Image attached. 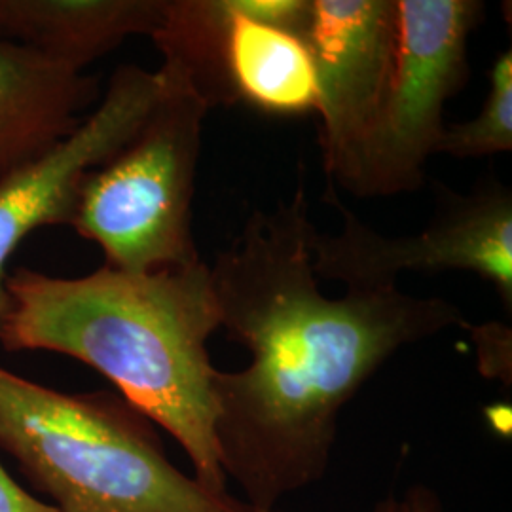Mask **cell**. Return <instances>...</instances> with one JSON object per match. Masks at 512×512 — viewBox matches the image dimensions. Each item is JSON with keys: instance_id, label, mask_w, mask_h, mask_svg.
<instances>
[{"instance_id": "obj_1", "label": "cell", "mask_w": 512, "mask_h": 512, "mask_svg": "<svg viewBox=\"0 0 512 512\" xmlns=\"http://www.w3.org/2000/svg\"><path fill=\"white\" fill-rule=\"evenodd\" d=\"M317 232L300 188L255 211L209 266L220 329L251 353L247 368L215 374L213 437L222 473L256 511L325 476L342 408L385 361L465 325L452 302L397 285L321 293Z\"/></svg>"}, {"instance_id": "obj_7", "label": "cell", "mask_w": 512, "mask_h": 512, "mask_svg": "<svg viewBox=\"0 0 512 512\" xmlns=\"http://www.w3.org/2000/svg\"><path fill=\"white\" fill-rule=\"evenodd\" d=\"M397 0H311L319 145L330 188L351 192L397 48Z\"/></svg>"}, {"instance_id": "obj_9", "label": "cell", "mask_w": 512, "mask_h": 512, "mask_svg": "<svg viewBox=\"0 0 512 512\" xmlns=\"http://www.w3.org/2000/svg\"><path fill=\"white\" fill-rule=\"evenodd\" d=\"M224 69L236 103L275 118L317 112V69L306 33L285 27L291 0H228Z\"/></svg>"}, {"instance_id": "obj_8", "label": "cell", "mask_w": 512, "mask_h": 512, "mask_svg": "<svg viewBox=\"0 0 512 512\" xmlns=\"http://www.w3.org/2000/svg\"><path fill=\"white\" fill-rule=\"evenodd\" d=\"M158 88V71L118 67L103 99L78 128L0 181V329L10 311L8 260L38 228L71 224L86 175L133 139L147 120Z\"/></svg>"}, {"instance_id": "obj_12", "label": "cell", "mask_w": 512, "mask_h": 512, "mask_svg": "<svg viewBox=\"0 0 512 512\" xmlns=\"http://www.w3.org/2000/svg\"><path fill=\"white\" fill-rule=\"evenodd\" d=\"M490 88L478 116L446 126L437 154L459 160L488 158L512 150V52L495 57L488 74Z\"/></svg>"}, {"instance_id": "obj_11", "label": "cell", "mask_w": 512, "mask_h": 512, "mask_svg": "<svg viewBox=\"0 0 512 512\" xmlns=\"http://www.w3.org/2000/svg\"><path fill=\"white\" fill-rule=\"evenodd\" d=\"M165 0H0V42L76 73L135 35L152 37Z\"/></svg>"}, {"instance_id": "obj_6", "label": "cell", "mask_w": 512, "mask_h": 512, "mask_svg": "<svg viewBox=\"0 0 512 512\" xmlns=\"http://www.w3.org/2000/svg\"><path fill=\"white\" fill-rule=\"evenodd\" d=\"M327 202L340 211L338 234L317 232L313 270L348 291L397 285L406 272H471L492 283L512 310V192L484 179L469 194L446 192L439 213L418 236L387 238L359 219L329 188Z\"/></svg>"}, {"instance_id": "obj_10", "label": "cell", "mask_w": 512, "mask_h": 512, "mask_svg": "<svg viewBox=\"0 0 512 512\" xmlns=\"http://www.w3.org/2000/svg\"><path fill=\"white\" fill-rule=\"evenodd\" d=\"M97 95L92 76L0 42V181L78 128Z\"/></svg>"}, {"instance_id": "obj_3", "label": "cell", "mask_w": 512, "mask_h": 512, "mask_svg": "<svg viewBox=\"0 0 512 512\" xmlns=\"http://www.w3.org/2000/svg\"><path fill=\"white\" fill-rule=\"evenodd\" d=\"M0 446L59 512H264L183 475L126 399L61 393L4 366Z\"/></svg>"}, {"instance_id": "obj_15", "label": "cell", "mask_w": 512, "mask_h": 512, "mask_svg": "<svg viewBox=\"0 0 512 512\" xmlns=\"http://www.w3.org/2000/svg\"><path fill=\"white\" fill-rule=\"evenodd\" d=\"M393 511V499L389 497V499H385V501H382L376 509H374V512H391ZM264 512H281L277 511V509H274V511H264Z\"/></svg>"}, {"instance_id": "obj_13", "label": "cell", "mask_w": 512, "mask_h": 512, "mask_svg": "<svg viewBox=\"0 0 512 512\" xmlns=\"http://www.w3.org/2000/svg\"><path fill=\"white\" fill-rule=\"evenodd\" d=\"M0 512H59L27 494L0 465Z\"/></svg>"}, {"instance_id": "obj_4", "label": "cell", "mask_w": 512, "mask_h": 512, "mask_svg": "<svg viewBox=\"0 0 512 512\" xmlns=\"http://www.w3.org/2000/svg\"><path fill=\"white\" fill-rule=\"evenodd\" d=\"M145 124L80 186L71 228L95 243L105 266L145 274L202 262L192 202L209 112L183 74L162 65Z\"/></svg>"}, {"instance_id": "obj_2", "label": "cell", "mask_w": 512, "mask_h": 512, "mask_svg": "<svg viewBox=\"0 0 512 512\" xmlns=\"http://www.w3.org/2000/svg\"><path fill=\"white\" fill-rule=\"evenodd\" d=\"M8 351H52L95 368L122 399L183 446L196 480L226 494L213 437L215 399L207 342L220 329L205 262L131 274L103 266L59 277L18 268L6 277Z\"/></svg>"}, {"instance_id": "obj_5", "label": "cell", "mask_w": 512, "mask_h": 512, "mask_svg": "<svg viewBox=\"0 0 512 512\" xmlns=\"http://www.w3.org/2000/svg\"><path fill=\"white\" fill-rule=\"evenodd\" d=\"M397 48L382 107L366 139L351 194L414 192L437 154L444 105L467 76L469 35L482 19L478 0H397Z\"/></svg>"}, {"instance_id": "obj_14", "label": "cell", "mask_w": 512, "mask_h": 512, "mask_svg": "<svg viewBox=\"0 0 512 512\" xmlns=\"http://www.w3.org/2000/svg\"><path fill=\"white\" fill-rule=\"evenodd\" d=\"M391 512H442V505L433 490L418 484L408 488L401 499L393 497Z\"/></svg>"}]
</instances>
